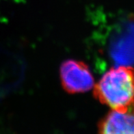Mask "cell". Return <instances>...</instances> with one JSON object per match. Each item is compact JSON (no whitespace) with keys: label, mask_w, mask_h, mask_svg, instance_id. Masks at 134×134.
Listing matches in <instances>:
<instances>
[{"label":"cell","mask_w":134,"mask_h":134,"mask_svg":"<svg viewBox=\"0 0 134 134\" xmlns=\"http://www.w3.org/2000/svg\"><path fill=\"white\" fill-rule=\"evenodd\" d=\"M60 77L64 90L69 94L88 92L94 86L90 68L80 60L64 61L60 67Z\"/></svg>","instance_id":"2"},{"label":"cell","mask_w":134,"mask_h":134,"mask_svg":"<svg viewBox=\"0 0 134 134\" xmlns=\"http://www.w3.org/2000/svg\"><path fill=\"white\" fill-rule=\"evenodd\" d=\"M100 133H133L134 103L125 109H111L98 124Z\"/></svg>","instance_id":"3"},{"label":"cell","mask_w":134,"mask_h":134,"mask_svg":"<svg viewBox=\"0 0 134 134\" xmlns=\"http://www.w3.org/2000/svg\"><path fill=\"white\" fill-rule=\"evenodd\" d=\"M94 96L111 109H125L134 103V69L120 64L102 76L94 86Z\"/></svg>","instance_id":"1"}]
</instances>
